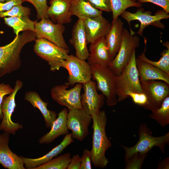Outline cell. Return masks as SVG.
Segmentation results:
<instances>
[{
    "label": "cell",
    "mask_w": 169,
    "mask_h": 169,
    "mask_svg": "<svg viewBox=\"0 0 169 169\" xmlns=\"http://www.w3.org/2000/svg\"><path fill=\"white\" fill-rule=\"evenodd\" d=\"M23 86L22 81L20 79L17 80L13 91L8 96L4 97L2 103L1 109L3 118L0 125V129L5 132L14 135L19 129L22 128V125L13 122L11 117L16 106L15 102L16 95Z\"/></svg>",
    "instance_id": "5bb4252c"
},
{
    "label": "cell",
    "mask_w": 169,
    "mask_h": 169,
    "mask_svg": "<svg viewBox=\"0 0 169 169\" xmlns=\"http://www.w3.org/2000/svg\"><path fill=\"white\" fill-rule=\"evenodd\" d=\"M3 19L4 23L13 29L16 35L21 32L27 30L35 32V21L31 20L29 16L6 17Z\"/></svg>",
    "instance_id": "4316f807"
},
{
    "label": "cell",
    "mask_w": 169,
    "mask_h": 169,
    "mask_svg": "<svg viewBox=\"0 0 169 169\" xmlns=\"http://www.w3.org/2000/svg\"><path fill=\"white\" fill-rule=\"evenodd\" d=\"M149 116L161 126L164 127L169 124V96L163 101L161 106L151 111Z\"/></svg>",
    "instance_id": "f1b7e54d"
},
{
    "label": "cell",
    "mask_w": 169,
    "mask_h": 169,
    "mask_svg": "<svg viewBox=\"0 0 169 169\" xmlns=\"http://www.w3.org/2000/svg\"><path fill=\"white\" fill-rule=\"evenodd\" d=\"M138 134L139 141L134 146L128 147L120 145L125 151V159L137 152L148 154L155 146L159 147L162 154L165 153L166 146L169 143V132L160 136L154 137L146 124L143 123L139 126Z\"/></svg>",
    "instance_id": "277c9868"
},
{
    "label": "cell",
    "mask_w": 169,
    "mask_h": 169,
    "mask_svg": "<svg viewBox=\"0 0 169 169\" xmlns=\"http://www.w3.org/2000/svg\"><path fill=\"white\" fill-rule=\"evenodd\" d=\"M35 21V33L37 39L44 38L54 44L69 54V50L63 34L65 30L63 24L55 23L49 18Z\"/></svg>",
    "instance_id": "52a82bcc"
},
{
    "label": "cell",
    "mask_w": 169,
    "mask_h": 169,
    "mask_svg": "<svg viewBox=\"0 0 169 169\" xmlns=\"http://www.w3.org/2000/svg\"><path fill=\"white\" fill-rule=\"evenodd\" d=\"M87 59L90 65L109 66L111 60L106 44L105 36L91 43Z\"/></svg>",
    "instance_id": "44dd1931"
},
{
    "label": "cell",
    "mask_w": 169,
    "mask_h": 169,
    "mask_svg": "<svg viewBox=\"0 0 169 169\" xmlns=\"http://www.w3.org/2000/svg\"><path fill=\"white\" fill-rule=\"evenodd\" d=\"M69 12L71 16L83 21L102 14V11L94 7L88 0H72Z\"/></svg>",
    "instance_id": "484cf974"
},
{
    "label": "cell",
    "mask_w": 169,
    "mask_h": 169,
    "mask_svg": "<svg viewBox=\"0 0 169 169\" xmlns=\"http://www.w3.org/2000/svg\"><path fill=\"white\" fill-rule=\"evenodd\" d=\"M158 169H169V158L166 157L161 161H159Z\"/></svg>",
    "instance_id": "b9f144b4"
},
{
    "label": "cell",
    "mask_w": 169,
    "mask_h": 169,
    "mask_svg": "<svg viewBox=\"0 0 169 169\" xmlns=\"http://www.w3.org/2000/svg\"><path fill=\"white\" fill-rule=\"evenodd\" d=\"M68 111L64 108L59 113L50 131L39 140L40 143L49 144L59 136L69 133L67 124Z\"/></svg>",
    "instance_id": "603a6c76"
},
{
    "label": "cell",
    "mask_w": 169,
    "mask_h": 169,
    "mask_svg": "<svg viewBox=\"0 0 169 169\" xmlns=\"http://www.w3.org/2000/svg\"><path fill=\"white\" fill-rule=\"evenodd\" d=\"M136 58L135 50L130 61L120 74L115 77L117 102L122 101L128 97L126 95L128 92H143L136 68Z\"/></svg>",
    "instance_id": "3957f363"
},
{
    "label": "cell",
    "mask_w": 169,
    "mask_h": 169,
    "mask_svg": "<svg viewBox=\"0 0 169 169\" xmlns=\"http://www.w3.org/2000/svg\"><path fill=\"white\" fill-rule=\"evenodd\" d=\"M69 86L66 84L55 86L51 90L52 98L62 106L69 109H83L81 103V91L83 84L77 83L73 88L67 90Z\"/></svg>",
    "instance_id": "7c38bea8"
},
{
    "label": "cell",
    "mask_w": 169,
    "mask_h": 169,
    "mask_svg": "<svg viewBox=\"0 0 169 169\" xmlns=\"http://www.w3.org/2000/svg\"><path fill=\"white\" fill-rule=\"evenodd\" d=\"M23 2L22 0H10L0 3V13L9 10L15 5H21Z\"/></svg>",
    "instance_id": "f35d334b"
},
{
    "label": "cell",
    "mask_w": 169,
    "mask_h": 169,
    "mask_svg": "<svg viewBox=\"0 0 169 169\" xmlns=\"http://www.w3.org/2000/svg\"><path fill=\"white\" fill-rule=\"evenodd\" d=\"M132 0L134 1H138V0Z\"/></svg>",
    "instance_id": "ee69618b"
},
{
    "label": "cell",
    "mask_w": 169,
    "mask_h": 169,
    "mask_svg": "<svg viewBox=\"0 0 169 169\" xmlns=\"http://www.w3.org/2000/svg\"><path fill=\"white\" fill-rule=\"evenodd\" d=\"M140 44V38L132 35L124 28L122 42L119 50L109 66L116 76H119L130 61L133 53Z\"/></svg>",
    "instance_id": "8992f818"
},
{
    "label": "cell",
    "mask_w": 169,
    "mask_h": 169,
    "mask_svg": "<svg viewBox=\"0 0 169 169\" xmlns=\"http://www.w3.org/2000/svg\"><path fill=\"white\" fill-rule=\"evenodd\" d=\"M33 46L36 54L48 62L50 70H59L62 62L69 54L63 49L49 40L44 38L36 39Z\"/></svg>",
    "instance_id": "9c48e42d"
},
{
    "label": "cell",
    "mask_w": 169,
    "mask_h": 169,
    "mask_svg": "<svg viewBox=\"0 0 169 169\" xmlns=\"http://www.w3.org/2000/svg\"><path fill=\"white\" fill-rule=\"evenodd\" d=\"M23 2L30 3L35 7L37 12V17L38 19L49 18L47 13L48 6L47 0H22Z\"/></svg>",
    "instance_id": "836d02e7"
},
{
    "label": "cell",
    "mask_w": 169,
    "mask_h": 169,
    "mask_svg": "<svg viewBox=\"0 0 169 169\" xmlns=\"http://www.w3.org/2000/svg\"><path fill=\"white\" fill-rule=\"evenodd\" d=\"M140 3L150 2L161 7L167 13H169V0H138Z\"/></svg>",
    "instance_id": "ab89813d"
},
{
    "label": "cell",
    "mask_w": 169,
    "mask_h": 169,
    "mask_svg": "<svg viewBox=\"0 0 169 169\" xmlns=\"http://www.w3.org/2000/svg\"><path fill=\"white\" fill-rule=\"evenodd\" d=\"M9 133L5 132L0 135V164L8 169H24V162L10 150L8 145Z\"/></svg>",
    "instance_id": "ac0fdd59"
},
{
    "label": "cell",
    "mask_w": 169,
    "mask_h": 169,
    "mask_svg": "<svg viewBox=\"0 0 169 169\" xmlns=\"http://www.w3.org/2000/svg\"><path fill=\"white\" fill-rule=\"evenodd\" d=\"M84 21L79 19L74 23L69 42L75 50V56L84 60L87 59L89 54Z\"/></svg>",
    "instance_id": "e0dca14e"
},
{
    "label": "cell",
    "mask_w": 169,
    "mask_h": 169,
    "mask_svg": "<svg viewBox=\"0 0 169 169\" xmlns=\"http://www.w3.org/2000/svg\"><path fill=\"white\" fill-rule=\"evenodd\" d=\"M83 88L84 92L81 96L83 109L91 115L99 113L104 105L105 97L97 93L96 82L91 80L83 84Z\"/></svg>",
    "instance_id": "9a60e30c"
},
{
    "label": "cell",
    "mask_w": 169,
    "mask_h": 169,
    "mask_svg": "<svg viewBox=\"0 0 169 169\" xmlns=\"http://www.w3.org/2000/svg\"><path fill=\"white\" fill-rule=\"evenodd\" d=\"M126 95L130 97L135 104L140 105L145 108L147 104V98L146 95L143 93H136L128 92Z\"/></svg>",
    "instance_id": "e575fe53"
},
{
    "label": "cell",
    "mask_w": 169,
    "mask_h": 169,
    "mask_svg": "<svg viewBox=\"0 0 169 169\" xmlns=\"http://www.w3.org/2000/svg\"><path fill=\"white\" fill-rule=\"evenodd\" d=\"M92 120L91 115L83 109L69 110L67 124L68 130L72 131V137L83 141L89 134V127Z\"/></svg>",
    "instance_id": "4fadbf2b"
},
{
    "label": "cell",
    "mask_w": 169,
    "mask_h": 169,
    "mask_svg": "<svg viewBox=\"0 0 169 169\" xmlns=\"http://www.w3.org/2000/svg\"><path fill=\"white\" fill-rule=\"evenodd\" d=\"M143 92L146 95L145 107L151 111L160 108L165 99L169 96V84L162 81L149 80L140 83Z\"/></svg>",
    "instance_id": "8fae6325"
},
{
    "label": "cell",
    "mask_w": 169,
    "mask_h": 169,
    "mask_svg": "<svg viewBox=\"0 0 169 169\" xmlns=\"http://www.w3.org/2000/svg\"><path fill=\"white\" fill-rule=\"evenodd\" d=\"M12 88L9 84L2 83L0 84V119H2L3 114L1 109V105L5 95L10 94L13 91Z\"/></svg>",
    "instance_id": "74e56055"
},
{
    "label": "cell",
    "mask_w": 169,
    "mask_h": 169,
    "mask_svg": "<svg viewBox=\"0 0 169 169\" xmlns=\"http://www.w3.org/2000/svg\"><path fill=\"white\" fill-rule=\"evenodd\" d=\"M83 22L88 44L105 36L111 25L102 15L86 18Z\"/></svg>",
    "instance_id": "2e32d148"
},
{
    "label": "cell",
    "mask_w": 169,
    "mask_h": 169,
    "mask_svg": "<svg viewBox=\"0 0 169 169\" xmlns=\"http://www.w3.org/2000/svg\"><path fill=\"white\" fill-rule=\"evenodd\" d=\"M36 39L34 32L25 31L16 35L8 44L0 46V78L20 68V54L22 48L26 44Z\"/></svg>",
    "instance_id": "6da1fadb"
},
{
    "label": "cell",
    "mask_w": 169,
    "mask_h": 169,
    "mask_svg": "<svg viewBox=\"0 0 169 169\" xmlns=\"http://www.w3.org/2000/svg\"><path fill=\"white\" fill-rule=\"evenodd\" d=\"M80 164L81 157L78 154L74 155L71 158L67 169H80Z\"/></svg>",
    "instance_id": "60d3db41"
},
{
    "label": "cell",
    "mask_w": 169,
    "mask_h": 169,
    "mask_svg": "<svg viewBox=\"0 0 169 169\" xmlns=\"http://www.w3.org/2000/svg\"><path fill=\"white\" fill-rule=\"evenodd\" d=\"M10 0H0V3H3L8 1Z\"/></svg>",
    "instance_id": "7bdbcfd3"
},
{
    "label": "cell",
    "mask_w": 169,
    "mask_h": 169,
    "mask_svg": "<svg viewBox=\"0 0 169 169\" xmlns=\"http://www.w3.org/2000/svg\"><path fill=\"white\" fill-rule=\"evenodd\" d=\"M74 139L71 133L65 135L61 143L54 147L49 152L44 156L36 158H30L21 157L23 159L24 167L28 169H33L35 167L46 163L61 153L68 146L73 143Z\"/></svg>",
    "instance_id": "7402d4cb"
},
{
    "label": "cell",
    "mask_w": 169,
    "mask_h": 169,
    "mask_svg": "<svg viewBox=\"0 0 169 169\" xmlns=\"http://www.w3.org/2000/svg\"><path fill=\"white\" fill-rule=\"evenodd\" d=\"M72 0H49L50 5L47 15L55 23L62 24L71 22L72 19L69 9Z\"/></svg>",
    "instance_id": "d6986e66"
},
{
    "label": "cell",
    "mask_w": 169,
    "mask_h": 169,
    "mask_svg": "<svg viewBox=\"0 0 169 169\" xmlns=\"http://www.w3.org/2000/svg\"><path fill=\"white\" fill-rule=\"evenodd\" d=\"M91 116L93 131L91 151V162L95 167L103 168L109 163L105 156L106 151L112 146L105 132L107 118L104 110H100Z\"/></svg>",
    "instance_id": "7a4b0ae2"
},
{
    "label": "cell",
    "mask_w": 169,
    "mask_h": 169,
    "mask_svg": "<svg viewBox=\"0 0 169 169\" xmlns=\"http://www.w3.org/2000/svg\"><path fill=\"white\" fill-rule=\"evenodd\" d=\"M111 28L105 36L110 57L112 61L118 52L122 42L124 23L119 17L112 21Z\"/></svg>",
    "instance_id": "ffe728a7"
},
{
    "label": "cell",
    "mask_w": 169,
    "mask_h": 169,
    "mask_svg": "<svg viewBox=\"0 0 169 169\" xmlns=\"http://www.w3.org/2000/svg\"><path fill=\"white\" fill-rule=\"evenodd\" d=\"M120 16L128 23L130 28V33L133 35H134L135 32L131 28L130 22L135 20L138 21L140 23V24L137 33L141 36L142 35L144 29L150 25L165 29V26L161 22V20L169 18V13L163 9L158 10L154 15H152L151 11H144L143 8L138 9L134 13L125 10Z\"/></svg>",
    "instance_id": "ba28073f"
},
{
    "label": "cell",
    "mask_w": 169,
    "mask_h": 169,
    "mask_svg": "<svg viewBox=\"0 0 169 169\" xmlns=\"http://www.w3.org/2000/svg\"><path fill=\"white\" fill-rule=\"evenodd\" d=\"M147 154L137 152L125 159V169H141Z\"/></svg>",
    "instance_id": "1f68e13d"
},
{
    "label": "cell",
    "mask_w": 169,
    "mask_h": 169,
    "mask_svg": "<svg viewBox=\"0 0 169 169\" xmlns=\"http://www.w3.org/2000/svg\"><path fill=\"white\" fill-rule=\"evenodd\" d=\"M24 99L29 102L34 108L39 109L44 117L46 127L51 128L57 118V114L55 111L47 109L48 103L44 101L38 94L34 91L26 92Z\"/></svg>",
    "instance_id": "d4e9b609"
},
{
    "label": "cell",
    "mask_w": 169,
    "mask_h": 169,
    "mask_svg": "<svg viewBox=\"0 0 169 169\" xmlns=\"http://www.w3.org/2000/svg\"><path fill=\"white\" fill-rule=\"evenodd\" d=\"M140 83L149 80H159L169 84V75L150 64L136 58Z\"/></svg>",
    "instance_id": "cb8c5ba5"
},
{
    "label": "cell",
    "mask_w": 169,
    "mask_h": 169,
    "mask_svg": "<svg viewBox=\"0 0 169 169\" xmlns=\"http://www.w3.org/2000/svg\"><path fill=\"white\" fill-rule=\"evenodd\" d=\"M145 48L143 52L139 55L138 59L148 63L152 65L161 69L169 75V44L167 41L165 42L163 45L166 47L161 53V58L157 61H154L148 59L145 55L146 51V40L144 38Z\"/></svg>",
    "instance_id": "83f0119b"
},
{
    "label": "cell",
    "mask_w": 169,
    "mask_h": 169,
    "mask_svg": "<svg viewBox=\"0 0 169 169\" xmlns=\"http://www.w3.org/2000/svg\"><path fill=\"white\" fill-rule=\"evenodd\" d=\"M61 67L65 69L69 73L68 82L65 83L66 85L73 86L76 84H83L91 80V65L75 56L69 55L62 62Z\"/></svg>",
    "instance_id": "30bf717a"
},
{
    "label": "cell",
    "mask_w": 169,
    "mask_h": 169,
    "mask_svg": "<svg viewBox=\"0 0 169 169\" xmlns=\"http://www.w3.org/2000/svg\"><path fill=\"white\" fill-rule=\"evenodd\" d=\"M31 9L28 7L18 5L14 6L10 10L0 13V17L29 16Z\"/></svg>",
    "instance_id": "d6a6232c"
},
{
    "label": "cell",
    "mask_w": 169,
    "mask_h": 169,
    "mask_svg": "<svg viewBox=\"0 0 169 169\" xmlns=\"http://www.w3.org/2000/svg\"><path fill=\"white\" fill-rule=\"evenodd\" d=\"M95 8L102 11L111 12L110 0H88Z\"/></svg>",
    "instance_id": "d590c367"
},
{
    "label": "cell",
    "mask_w": 169,
    "mask_h": 169,
    "mask_svg": "<svg viewBox=\"0 0 169 169\" xmlns=\"http://www.w3.org/2000/svg\"><path fill=\"white\" fill-rule=\"evenodd\" d=\"M91 151L87 149L84 150L82 156L81 157V164L80 169H91Z\"/></svg>",
    "instance_id": "8d00e7d4"
},
{
    "label": "cell",
    "mask_w": 169,
    "mask_h": 169,
    "mask_svg": "<svg viewBox=\"0 0 169 169\" xmlns=\"http://www.w3.org/2000/svg\"><path fill=\"white\" fill-rule=\"evenodd\" d=\"M71 154L66 153L33 169H66L71 161Z\"/></svg>",
    "instance_id": "4dcf8cb0"
},
{
    "label": "cell",
    "mask_w": 169,
    "mask_h": 169,
    "mask_svg": "<svg viewBox=\"0 0 169 169\" xmlns=\"http://www.w3.org/2000/svg\"><path fill=\"white\" fill-rule=\"evenodd\" d=\"M112 21L117 18L127 8L131 7L140 8L141 3L132 0H110Z\"/></svg>",
    "instance_id": "f546056e"
},
{
    "label": "cell",
    "mask_w": 169,
    "mask_h": 169,
    "mask_svg": "<svg viewBox=\"0 0 169 169\" xmlns=\"http://www.w3.org/2000/svg\"><path fill=\"white\" fill-rule=\"evenodd\" d=\"M91 67L92 78L96 82L97 90L105 97L108 105H115L117 101L115 74L109 66L91 65Z\"/></svg>",
    "instance_id": "5b68a950"
}]
</instances>
